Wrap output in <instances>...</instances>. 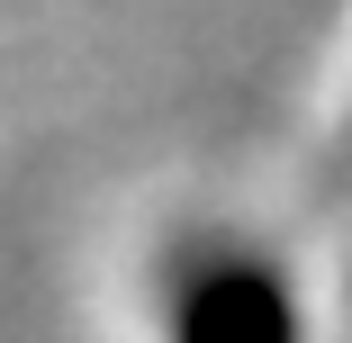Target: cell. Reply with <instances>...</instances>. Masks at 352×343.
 Returning <instances> with one entry per match:
<instances>
[{
	"mask_svg": "<svg viewBox=\"0 0 352 343\" xmlns=\"http://www.w3.org/2000/svg\"><path fill=\"white\" fill-rule=\"evenodd\" d=\"M163 334L172 343H298V298L253 253H199L172 280Z\"/></svg>",
	"mask_w": 352,
	"mask_h": 343,
	"instance_id": "obj_1",
	"label": "cell"
}]
</instances>
